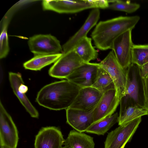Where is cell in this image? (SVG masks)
<instances>
[{"mask_svg":"<svg viewBox=\"0 0 148 148\" xmlns=\"http://www.w3.org/2000/svg\"><path fill=\"white\" fill-rule=\"evenodd\" d=\"M81 88L67 79L56 82L43 87L38 92L36 101L50 110H66L72 105Z\"/></svg>","mask_w":148,"mask_h":148,"instance_id":"obj_1","label":"cell"},{"mask_svg":"<svg viewBox=\"0 0 148 148\" xmlns=\"http://www.w3.org/2000/svg\"><path fill=\"white\" fill-rule=\"evenodd\" d=\"M140 19L138 16H120L100 21L91 34L95 46L101 50L111 49L114 40L124 32L132 30Z\"/></svg>","mask_w":148,"mask_h":148,"instance_id":"obj_2","label":"cell"},{"mask_svg":"<svg viewBox=\"0 0 148 148\" xmlns=\"http://www.w3.org/2000/svg\"><path fill=\"white\" fill-rule=\"evenodd\" d=\"M125 91L120 102L119 113L127 107L137 105L144 108V96L143 79L140 67L132 63L126 69Z\"/></svg>","mask_w":148,"mask_h":148,"instance_id":"obj_3","label":"cell"},{"mask_svg":"<svg viewBox=\"0 0 148 148\" xmlns=\"http://www.w3.org/2000/svg\"><path fill=\"white\" fill-rule=\"evenodd\" d=\"M141 121L139 117L108 133L104 142V148H124L130 142Z\"/></svg>","mask_w":148,"mask_h":148,"instance_id":"obj_4","label":"cell"},{"mask_svg":"<svg viewBox=\"0 0 148 148\" xmlns=\"http://www.w3.org/2000/svg\"><path fill=\"white\" fill-rule=\"evenodd\" d=\"M99 64L100 66L107 71L111 76L118 97L120 101L125 91L126 69H123L120 64L112 51L110 52Z\"/></svg>","mask_w":148,"mask_h":148,"instance_id":"obj_5","label":"cell"},{"mask_svg":"<svg viewBox=\"0 0 148 148\" xmlns=\"http://www.w3.org/2000/svg\"><path fill=\"white\" fill-rule=\"evenodd\" d=\"M85 63L73 49L66 53H62V56L50 68L49 73L52 77L66 79Z\"/></svg>","mask_w":148,"mask_h":148,"instance_id":"obj_6","label":"cell"},{"mask_svg":"<svg viewBox=\"0 0 148 148\" xmlns=\"http://www.w3.org/2000/svg\"><path fill=\"white\" fill-rule=\"evenodd\" d=\"M30 51L34 56L62 53L60 41L51 34H38L30 37L28 41Z\"/></svg>","mask_w":148,"mask_h":148,"instance_id":"obj_7","label":"cell"},{"mask_svg":"<svg viewBox=\"0 0 148 148\" xmlns=\"http://www.w3.org/2000/svg\"><path fill=\"white\" fill-rule=\"evenodd\" d=\"M18 140L17 127L12 117L0 101V146L8 148H16Z\"/></svg>","mask_w":148,"mask_h":148,"instance_id":"obj_8","label":"cell"},{"mask_svg":"<svg viewBox=\"0 0 148 148\" xmlns=\"http://www.w3.org/2000/svg\"><path fill=\"white\" fill-rule=\"evenodd\" d=\"M132 31H127L117 37L114 41L111 49L118 62L125 69L132 63V49L134 44Z\"/></svg>","mask_w":148,"mask_h":148,"instance_id":"obj_9","label":"cell"},{"mask_svg":"<svg viewBox=\"0 0 148 148\" xmlns=\"http://www.w3.org/2000/svg\"><path fill=\"white\" fill-rule=\"evenodd\" d=\"M99 67V63H85L66 79L81 88L92 86L96 80Z\"/></svg>","mask_w":148,"mask_h":148,"instance_id":"obj_10","label":"cell"},{"mask_svg":"<svg viewBox=\"0 0 148 148\" xmlns=\"http://www.w3.org/2000/svg\"><path fill=\"white\" fill-rule=\"evenodd\" d=\"M120 102L115 88L105 92L93 111L94 123L112 115Z\"/></svg>","mask_w":148,"mask_h":148,"instance_id":"obj_11","label":"cell"},{"mask_svg":"<svg viewBox=\"0 0 148 148\" xmlns=\"http://www.w3.org/2000/svg\"><path fill=\"white\" fill-rule=\"evenodd\" d=\"M65 139L60 129L54 126L42 128L35 137V148H63Z\"/></svg>","mask_w":148,"mask_h":148,"instance_id":"obj_12","label":"cell"},{"mask_svg":"<svg viewBox=\"0 0 148 148\" xmlns=\"http://www.w3.org/2000/svg\"><path fill=\"white\" fill-rule=\"evenodd\" d=\"M103 93L92 86L81 88L70 108L88 112H92Z\"/></svg>","mask_w":148,"mask_h":148,"instance_id":"obj_13","label":"cell"},{"mask_svg":"<svg viewBox=\"0 0 148 148\" xmlns=\"http://www.w3.org/2000/svg\"><path fill=\"white\" fill-rule=\"evenodd\" d=\"M42 4L44 10L59 13H74L92 8L87 0H43Z\"/></svg>","mask_w":148,"mask_h":148,"instance_id":"obj_14","label":"cell"},{"mask_svg":"<svg viewBox=\"0 0 148 148\" xmlns=\"http://www.w3.org/2000/svg\"><path fill=\"white\" fill-rule=\"evenodd\" d=\"M100 15L98 9L95 8L92 10L80 29L63 45L62 53H65L73 50L81 40L87 36L88 32L96 24Z\"/></svg>","mask_w":148,"mask_h":148,"instance_id":"obj_15","label":"cell"},{"mask_svg":"<svg viewBox=\"0 0 148 148\" xmlns=\"http://www.w3.org/2000/svg\"><path fill=\"white\" fill-rule=\"evenodd\" d=\"M66 113L67 123L79 132H86L94 123L93 111L88 112L69 108L66 110Z\"/></svg>","mask_w":148,"mask_h":148,"instance_id":"obj_16","label":"cell"},{"mask_svg":"<svg viewBox=\"0 0 148 148\" xmlns=\"http://www.w3.org/2000/svg\"><path fill=\"white\" fill-rule=\"evenodd\" d=\"M63 148H95L93 138L74 129L65 139Z\"/></svg>","mask_w":148,"mask_h":148,"instance_id":"obj_17","label":"cell"},{"mask_svg":"<svg viewBox=\"0 0 148 148\" xmlns=\"http://www.w3.org/2000/svg\"><path fill=\"white\" fill-rule=\"evenodd\" d=\"M73 50L85 63L90 62L98 57V53L92 45L91 39L87 36L81 40Z\"/></svg>","mask_w":148,"mask_h":148,"instance_id":"obj_18","label":"cell"},{"mask_svg":"<svg viewBox=\"0 0 148 148\" xmlns=\"http://www.w3.org/2000/svg\"><path fill=\"white\" fill-rule=\"evenodd\" d=\"M62 53L57 54L40 55L34 57L23 64L26 69L40 71L44 67L55 62L62 55Z\"/></svg>","mask_w":148,"mask_h":148,"instance_id":"obj_19","label":"cell"},{"mask_svg":"<svg viewBox=\"0 0 148 148\" xmlns=\"http://www.w3.org/2000/svg\"><path fill=\"white\" fill-rule=\"evenodd\" d=\"M118 113L116 112L109 117L94 123L88 127L86 132L98 135H104L118 123Z\"/></svg>","mask_w":148,"mask_h":148,"instance_id":"obj_20","label":"cell"},{"mask_svg":"<svg viewBox=\"0 0 148 148\" xmlns=\"http://www.w3.org/2000/svg\"><path fill=\"white\" fill-rule=\"evenodd\" d=\"M145 115H148V112L145 109L137 105L129 106L119 113L118 123L121 125Z\"/></svg>","mask_w":148,"mask_h":148,"instance_id":"obj_21","label":"cell"},{"mask_svg":"<svg viewBox=\"0 0 148 148\" xmlns=\"http://www.w3.org/2000/svg\"><path fill=\"white\" fill-rule=\"evenodd\" d=\"M92 87L103 93L109 89L115 88L113 81L110 75L100 66L96 80Z\"/></svg>","mask_w":148,"mask_h":148,"instance_id":"obj_22","label":"cell"},{"mask_svg":"<svg viewBox=\"0 0 148 148\" xmlns=\"http://www.w3.org/2000/svg\"><path fill=\"white\" fill-rule=\"evenodd\" d=\"M132 63L140 67L148 63V45H133L132 49Z\"/></svg>","mask_w":148,"mask_h":148,"instance_id":"obj_23","label":"cell"},{"mask_svg":"<svg viewBox=\"0 0 148 148\" xmlns=\"http://www.w3.org/2000/svg\"><path fill=\"white\" fill-rule=\"evenodd\" d=\"M109 5L108 8L112 10L132 13L137 10L140 7L139 4L131 3L130 1L121 0H108Z\"/></svg>","mask_w":148,"mask_h":148,"instance_id":"obj_24","label":"cell"},{"mask_svg":"<svg viewBox=\"0 0 148 148\" xmlns=\"http://www.w3.org/2000/svg\"><path fill=\"white\" fill-rule=\"evenodd\" d=\"M8 22L6 21L3 23L2 29L0 36V58H5L9 51L7 27Z\"/></svg>","mask_w":148,"mask_h":148,"instance_id":"obj_25","label":"cell"},{"mask_svg":"<svg viewBox=\"0 0 148 148\" xmlns=\"http://www.w3.org/2000/svg\"><path fill=\"white\" fill-rule=\"evenodd\" d=\"M88 3L92 6V8H101L105 9L108 8L109 6V3L108 0H88Z\"/></svg>","mask_w":148,"mask_h":148,"instance_id":"obj_26","label":"cell"},{"mask_svg":"<svg viewBox=\"0 0 148 148\" xmlns=\"http://www.w3.org/2000/svg\"><path fill=\"white\" fill-rule=\"evenodd\" d=\"M143 79L144 96V108L148 112V77Z\"/></svg>","mask_w":148,"mask_h":148,"instance_id":"obj_27","label":"cell"},{"mask_svg":"<svg viewBox=\"0 0 148 148\" xmlns=\"http://www.w3.org/2000/svg\"><path fill=\"white\" fill-rule=\"evenodd\" d=\"M0 148H8L6 147H3V146H0Z\"/></svg>","mask_w":148,"mask_h":148,"instance_id":"obj_28","label":"cell"}]
</instances>
